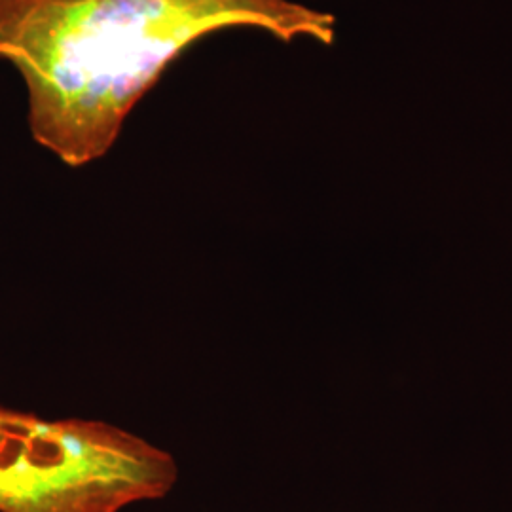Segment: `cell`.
Instances as JSON below:
<instances>
[{"label": "cell", "mask_w": 512, "mask_h": 512, "mask_svg": "<svg viewBox=\"0 0 512 512\" xmlns=\"http://www.w3.org/2000/svg\"><path fill=\"white\" fill-rule=\"evenodd\" d=\"M228 29L330 46L336 18L294 0H0V59L27 86L33 139L82 167L114 147L173 61Z\"/></svg>", "instance_id": "obj_1"}, {"label": "cell", "mask_w": 512, "mask_h": 512, "mask_svg": "<svg viewBox=\"0 0 512 512\" xmlns=\"http://www.w3.org/2000/svg\"><path fill=\"white\" fill-rule=\"evenodd\" d=\"M84 469L73 420L0 408V512H65Z\"/></svg>", "instance_id": "obj_2"}]
</instances>
